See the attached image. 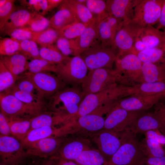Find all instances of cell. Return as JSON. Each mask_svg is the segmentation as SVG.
<instances>
[{
    "mask_svg": "<svg viewBox=\"0 0 165 165\" xmlns=\"http://www.w3.org/2000/svg\"><path fill=\"white\" fill-rule=\"evenodd\" d=\"M117 84L133 86L123 75L116 70L101 68L89 71L81 87L85 97Z\"/></svg>",
    "mask_w": 165,
    "mask_h": 165,
    "instance_id": "1",
    "label": "cell"
},
{
    "mask_svg": "<svg viewBox=\"0 0 165 165\" xmlns=\"http://www.w3.org/2000/svg\"><path fill=\"white\" fill-rule=\"evenodd\" d=\"M84 96L81 87H65L49 98L48 107L52 111L69 119L78 112Z\"/></svg>",
    "mask_w": 165,
    "mask_h": 165,
    "instance_id": "2",
    "label": "cell"
},
{
    "mask_svg": "<svg viewBox=\"0 0 165 165\" xmlns=\"http://www.w3.org/2000/svg\"><path fill=\"white\" fill-rule=\"evenodd\" d=\"M125 85L116 84L100 92L86 96L77 113L71 118L73 121L78 118L90 113L102 107L112 105L123 98Z\"/></svg>",
    "mask_w": 165,
    "mask_h": 165,
    "instance_id": "3",
    "label": "cell"
},
{
    "mask_svg": "<svg viewBox=\"0 0 165 165\" xmlns=\"http://www.w3.org/2000/svg\"><path fill=\"white\" fill-rule=\"evenodd\" d=\"M120 136L122 144L109 163L110 165H141L147 157L135 134L126 130Z\"/></svg>",
    "mask_w": 165,
    "mask_h": 165,
    "instance_id": "4",
    "label": "cell"
},
{
    "mask_svg": "<svg viewBox=\"0 0 165 165\" xmlns=\"http://www.w3.org/2000/svg\"><path fill=\"white\" fill-rule=\"evenodd\" d=\"M1 112L8 120L31 119L48 107L47 102L28 104L24 102L6 91L0 93Z\"/></svg>",
    "mask_w": 165,
    "mask_h": 165,
    "instance_id": "5",
    "label": "cell"
},
{
    "mask_svg": "<svg viewBox=\"0 0 165 165\" xmlns=\"http://www.w3.org/2000/svg\"><path fill=\"white\" fill-rule=\"evenodd\" d=\"M56 75L67 85L78 86L81 85L88 72V68L79 56L68 57L56 65Z\"/></svg>",
    "mask_w": 165,
    "mask_h": 165,
    "instance_id": "6",
    "label": "cell"
},
{
    "mask_svg": "<svg viewBox=\"0 0 165 165\" xmlns=\"http://www.w3.org/2000/svg\"><path fill=\"white\" fill-rule=\"evenodd\" d=\"M117 54L112 46H104L99 43L85 50L79 56L90 71L101 68L113 69Z\"/></svg>",
    "mask_w": 165,
    "mask_h": 165,
    "instance_id": "7",
    "label": "cell"
},
{
    "mask_svg": "<svg viewBox=\"0 0 165 165\" xmlns=\"http://www.w3.org/2000/svg\"><path fill=\"white\" fill-rule=\"evenodd\" d=\"M164 0H134L131 21L141 28L157 24Z\"/></svg>",
    "mask_w": 165,
    "mask_h": 165,
    "instance_id": "8",
    "label": "cell"
},
{
    "mask_svg": "<svg viewBox=\"0 0 165 165\" xmlns=\"http://www.w3.org/2000/svg\"><path fill=\"white\" fill-rule=\"evenodd\" d=\"M115 63V70L133 86L145 82L141 71L143 63L136 54L131 53L117 55Z\"/></svg>",
    "mask_w": 165,
    "mask_h": 165,
    "instance_id": "9",
    "label": "cell"
},
{
    "mask_svg": "<svg viewBox=\"0 0 165 165\" xmlns=\"http://www.w3.org/2000/svg\"><path fill=\"white\" fill-rule=\"evenodd\" d=\"M27 72L35 85L38 95L45 101L66 87L67 84L57 75L48 72Z\"/></svg>",
    "mask_w": 165,
    "mask_h": 165,
    "instance_id": "10",
    "label": "cell"
},
{
    "mask_svg": "<svg viewBox=\"0 0 165 165\" xmlns=\"http://www.w3.org/2000/svg\"><path fill=\"white\" fill-rule=\"evenodd\" d=\"M144 111H131L122 108H112L107 114L102 130L117 133L127 130Z\"/></svg>",
    "mask_w": 165,
    "mask_h": 165,
    "instance_id": "11",
    "label": "cell"
},
{
    "mask_svg": "<svg viewBox=\"0 0 165 165\" xmlns=\"http://www.w3.org/2000/svg\"><path fill=\"white\" fill-rule=\"evenodd\" d=\"M140 28L131 20L123 22L116 34L112 46L117 55L133 53L135 38Z\"/></svg>",
    "mask_w": 165,
    "mask_h": 165,
    "instance_id": "12",
    "label": "cell"
},
{
    "mask_svg": "<svg viewBox=\"0 0 165 165\" xmlns=\"http://www.w3.org/2000/svg\"><path fill=\"white\" fill-rule=\"evenodd\" d=\"M119 133L102 130L90 136L98 150L108 162L122 144Z\"/></svg>",
    "mask_w": 165,
    "mask_h": 165,
    "instance_id": "13",
    "label": "cell"
},
{
    "mask_svg": "<svg viewBox=\"0 0 165 165\" xmlns=\"http://www.w3.org/2000/svg\"><path fill=\"white\" fill-rule=\"evenodd\" d=\"M165 95H133L120 99L115 102L113 108H122L131 111H145L152 107Z\"/></svg>",
    "mask_w": 165,
    "mask_h": 165,
    "instance_id": "14",
    "label": "cell"
},
{
    "mask_svg": "<svg viewBox=\"0 0 165 165\" xmlns=\"http://www.w3.org/2000/svg\"><path fill=\"white\" fill-rule=\"evenodd\" d=\"M163 31L157 29L152 25L140 28L135 40L133 53L139 52L157 46L164 42Z\"/></svg>",
    "mask_w": 165,
    "mask_h": 165,
    "instance_id": "15",
    "label": "cell"
},
{
    "mask_svg": "<svg viewBox=\"0 0 165 165\" xmlns=\"http://www.w3.org/2000/svg\"><path fill=\"white\" fill-rule=\"evenodd\" d=\"M105 119L99 114L91 113L80 116L72 123V134L91 136L103 128Z\"/></svg>",
    "mask_w": 165,
    "mask_h": 165,
    "instance_id": "16",
    "label": "cell"
},
{
    "mask_svg": "<svg viewBox=\"0 0 165 165\" xmlns=\"http://www.w3.org/2000/svg\"><path fill=\"white\" fill-rule=\"evenodd\" d=\"M158 130L165 135V123L158 114L144 112L139 115L127 130L136 134L145 133L152 130Z\"/></svg>",
    "mask_w": 165,
    "mask_h": 165,
    "instance_id": "17",
    "label": "cell"
},
{
    "mask_svg": "<svg viewBox=\"0 0 165 165\" xmlns=\"http://www.w3.org/2000/svg\"><path fill=\"white\" fill-rule=\"evenodd\" d=\"M19 140L14 137L0 135V155L5 163L15 164L25 154L23 145Z\"/></svg>",
    "mask_w": 165,
    "mask_h": 165,
    "instance_id": "18",
    "label": "cell"
},
{
    "mask_svg": "<svg viewBox=\"0 0 165 165\" xmlns=\"http://www.w3.org/2000/svg\"><path fill=\"white\" fill-rule=\"evenodd\" d=\"M123 22L120 19L110 16L99 21L98 38L103 46H112L116 34Z\"/></svg>",
    "mask_w": 165,
    "mask_h": 165,
    "instance_id": "19",
    "label": "cell"
},
{
    "mask_svg": "<svg viewBox=\"0 0 165 165\" xmlns=\"http://www.w3.org/2000/svg\"><path fill=\"white\" fill-rule=\"evenodd\" d=\"M64 139L61 138L50 137L39 140L26 146L27 153L40 157L51 155L57 151Z\"/></svg>",
    "mask_w": 165,
    "mask_h": 165,
    "instance_id": "20",
    "label": "cell"
},
{
    "mask_svg": "<svg viewBox=\"0 0 165 165\" xmlns=\"http://www.w3.org/2000/svg\"><path fill=\"white\" fill-rule=\"evenodd\" d=\"M109 16L122 20L125 22L131 21L134 13V0H105Z\"/></svg>",
    "mask_w": 165,
    "mask_h": 165,
    "instance_id": "21",
    "label": "cell"
},
{
    "mask_svg": "<svg viewBox=\"0 0 165 165\" xmlns=\"http://www.w3.org/2000/svg\"><path fill=\"white\" fill-rule=\"evenodd\" d=\"M90 142L87 139L79 137L63 143L58 150L59 157L66 160H75L83 151L90 148Z\"/></svg>",
    "mask_w": 165,
    "mask_h": 165,
    "instance_id": "22",
    "label": "cell"
},
{
    "mask_svg": "<svg viewBox=\"0 0 165 165\" xmlns=\"http://www.w3.org/2000/svg\"><path fill=\"white\" fill-rule=\"evenodd\" d=\"M99 22L97 20L87 26L81 35L74 39L75 43L74 56L80 55L85 50L100 43L98 33Z\"/></svg>",
    "mask_w": 165,
    "mask_h": 165,
    "instance_id": "23",
    "label": "cell"
},
{
    "mask_svg": "<svg viewBox=\"0 0 165 165\" xmlns=\"http://www.w3.org/2000/svg\"><path fill=\"white\" fill-rule=\"evenodd\" d=\"M35 13L25 7L16 6L0 30V33L6 34L13 30L27 26Z\"/></svg>",
    "mask_w": 165,
    "mask_h": 165,
    "instance_id": "24",
    "label": "cell"
},
{
    "mask_svg": "<svg viewBox=\"0 0 165 165\" xmlns=\"http://www.w3.org/2000/svg\"><path fill=\"white\" fill-rule=\"evenodd\" d=\"M67 134L68 127L66 125L57 129L55 127L45 126L31 130L21 141L23 146H26L46 138L53 137L54 136L58 137Z\"/></svg>",
    "mask_w": 165,
    "mask_h": 165,
    "instance_id": "25",
    "label": "cell"
},
{
    "mask_svg": "<svg viewBox=\"0 0 165 165\" xmlns=\"http://www.w3.org/2000/svg\"><path fill=\"white\" fill-rule=\"evenodd\" d=\"M126 96L133 95H165V80L154 82H144L132 86H127Z\"/></svg>",
    "mask_w": 165,
    "mask_h": 165,
    "instance_id": "26",
    "label": "cell"
},
{
    "mask_svg": "<svg viewBox=\"0 0 165 165\" xmlns=\"http://www.w3.org/2000/svg\"><path fill=\"white\" fill-rule=\"evenodd\" d=\"M28 58L19 53L10 56H1L0 61L14 76L16 81L27 70Z\"/></svg>",
    "mask_w": 165,
    "mask_h": 165,
    "instance_id": "27",
    "label": "cell"
},
{
    "mask_svg": "<svg viewBox=\"0 0 165 165\" xmlns=\"http://www.w3.org/2000/svg\"><path fill=\"white\" fill-rule=\"evenodd\" d=\"M50 20V27L57 30L78 21L73 13L63 2L58 7L57 11Z\"/></svg>",
    "mask_w": 165,
    "mask_h": 165,
    "instance_id": "28",
    "label": "cell"
},
{
    "mask_svg": "<svg viewBox=\"0 0 165 165\" xmlns=\"http://www.w3.org/2000/svg\"><path fill=\"white\" fill-rule=\"evenodd\" d=\"M66 119L53 111L42 112L31 119V130L41 127L54 126L62 123H65Z\"/></svg>",
    "mask_w": 165,
    "mask_h": 165,
    "instance_id": "29",
    "label": "cell"
},
{
    "mask_svg": "<svg viewBox=\"0 0 165 165\" xmlns=\"http://www.w3.org/2000/svg\"><path fill=\"white\" fill-rule=\"evenodd\" d=\"M63 3L72 11L79 21L86 26L97 20L85 5L76 0H64Z\"/></svg>",
    "mask_w": 165,
    "mask_h": 165,
    "instance_id": "30",
    "label": "cell"
},
{
    "mask_svg": "<svg viewBox=\"0 0 165 165\" xmlns=\"http://www.w3.org/2000/svg\"><path fill=\"white\" fill-rule=\"evenodd\" d=\"M137 55L143 63L165 64V45H160L138 52Z\"/></svg>",
    "mask_w": 165,
    "mask_h": 165,
    "instance_id": "31",
    "label": "cell"
},
{
    "mask_svg": "<svg viewBox=\"0 0 165 165\" xmlns=\"http://www.w3.org/2000/svg\"><path fill=\"white\" fill-rule=\"evenodd\" d=\"M141 71L145 82L165 80V64L143 63Z\"/></svg>",
    "mask_w": 165,
    "mask_h": 165,
    "instance_id": "32",
    "label": "cell"
},
{
    "mask_svg": "<svg viewBox=\"0 0 165 165\" xmlns=\"http://www.w3.org/2000/svg\"><path fill=\"white\" fill-rule=\"evenodd\" d=\"M73 161L79 165H110L98 150L91 148L83 151Z\"/></svg>",
    "mask_w": 165,
    "mask_h": 165,
    "instance_id": "33",
    "label": "cell"
},
{
    "mask_svg": "<svg viewBox=\"0 0 165 165\" xmlns=\"http://www.w3.org/2000/svg\"><path fill=\"white\" fill-rule=\"evenodd\" d=\"M8 120L11 134L20 141L25 138L31 130V119L17 118Z\"/></svg>",
    "mask_w": 165,
    "mask_h": 165,
    "instance_id": "34",
    "label": "cell"
},
{
    "mask_svg": "<svg viewBox=\"0 0 165 165\" xmlns=\"http://www.w3.org/2000/svg\"><path fill=\"white\" fill-rule=\"evenodd\" d=\"M59 37L58 31L50 27L41 32H35L32 40L41 46H45L53 45Z\"/></svg>",
    "mask_w": 165,
    "mask_h": 165,
    "instance_id": "35",
    "label": "cell"
},
{
    "mask_svg": "<svg viewBox=\"0 0 165 165\" xmlns=\"http://www.w3.org/2000/svg\"><path fill=\"white\" fill-rule=\"evenodd\" d=\"M39 50L42 59L56 65L60 63L68 57L64 55L54 45L41 46Z\"/></svg>",
    "mask_w": 165,
    "mask_h": 165,
    "instance_id": "36",
    "label": "cell"
},
{
    "mask_svg": "<svg viewBox=\"0 0 165 165\" xmlns=\"http://www.w3.org/2000/svg\"><path fill=\"white\" fill-rule=\"evenodd\" d=\"M56 65L42 59H35L28 61L27 70L31 73L42 72L56 73Z\"/></svg>",
    "mask_w": 165,
    "mask_h": 165,
    "instance_id": "37",
    "label": "cell"
},
{
    "mask_svg": "<svg viewBox=\"0 0 165 165\" xmlns=\"http://www.w3.org/2000/svg\"><path fill=\"white\" fill-rule=\"evenodd\" d=\"M87 26L77 21L58 30L60 37L69 39H75L84 32Z\"/></svg>",
    "mask_w": 165,
    "mask_h": 165,
    "instance_id": "38",
    "label": "cell"
},
{
    "mask_svg": "<svg viewBox=\"0 0 165 165\" xmlns=\"http://www.w3.org/2000/svg\"><path fill=\"white\" fill-rule=\"evenodd\" d=\"M142 147L147 157H161L165 156V150L158 142L145 138L141 142Z\"/></svg>",
    "mask_w": 165,
    "mask_h": 165,
    "instance_id": "39",
    "label": "cell"
},
{
    "mask_svg": "<svg viewBox=\"0 0 165 165\" xmlns=\"http://www.w3.org/2000/svg\"><path fill=\"white\" fill-rule=\"evenodd\" d=\"M14 85L5 91L12 94L20 101L25 103L38 104L46 102L37 95L18 89Z\"/></svg>",
    "mask_w": 165,
    "mask_h": 165,
    "instance_id": "40",
    "label": "cell"
},
{
    "mask_svg": "<svg viewBox=\"0 0 165 165\" xmlns=\"http://www.w3.org/2000/svg\"><path fill=\"white\" fill-rule=\"evenodd\" d=\"M85 5L99 21L109 16L105 0H86Z\"/></svg>",
    "mask_w": 165,
    "mask_h": 165,
    "instance_id": "41",
    "label": "cell"
},
{
    "mask_svg": "<svg viewBox=\"0 0 165 165\" xmlns=\"http://www.w3.org/2000/svg\"><path fill=\"white\" fill-rule=\"evenodd\" d=\"M20 45V53L31 60L42 59L40 55L37 43L32 40L19 41Z\"/></svg>",
    "mask_w": 165,
    "mask_h": 165,
    "instance_id": "42",
    "label": "cell"
},
{
    "mask_svg": "<svg viewBox=\"0 0 165 165\" xmlns=\"http://www.w3.org/2000/svg\"><path fill=\"white\" fill-rule=\"evenodd\" d=\"M19 41L11 38H5L0 40V54L2 56H10L20 53Z\"/></svg>",
    "mask_w": 165,
    "mask_h": 165,
    "instance_id": "43",
    "label": "cell"
},
{
    "mask_svg": "<svg viewBox=\"0 0 165 165\" xmlns=\"http://www.w3.org/2000/svg\"><path fill=\"white\" fill-rule=\"evenodd\" d=\"M16 81L14 76L0 61V93L10 88Z\"/></svg>",
    "mask_w": 165,
    "mask_h": 165,
    "instance_id": "44",
    "label": "cell"
},
{
    "mask_svg": "<svg viewBox=\"0 0 165 165\" xmlns=\"http://www.w3.org/2000/svg\"><path fill=\"white\" fill-rule=\"evenodd\" d=\"M22 6L31 11L43 16L48 13L47 0H20Z\"/></svg>",
    "mask_w": 165,
    "mask_h": 165,
    "instance_id": "45",
    "label": "cell"
},
{
    "mask_svg": "<svg viewBox=\"0 0 165 165\" xmlns=\"http://www.w3.org/2000/svg\"><path fill=\"white\" fill-rule=\"evenodd\" d=\"M27 26L33 32H39L50 27V20L44 16L35 13Z\"/></svg>",
    "mask_w": 165,
    "mask_h": 165,
    "instance_id": "46",
    "label": "cell"
},
{
    "mask_svg": "<svg viewBox=\"0 0 165 165\" xmlns=\"http://www.w3.org/2000/svg\"><path fill=\"white\" fill-rule=\"evenodd\" d=\"M14 85L17 89L38 96L35 85L27 72L20 76Z\"/></svg>",
    "mask_w": 165,
    "mask_h": 165,
    "instance_id": "47",
    "label": "cell"
},
{
    "mask_svg": "<svg viewBox=\"0 0 165 165\" xmlns=\"http://www.w3.org/2000/svg\"><path fill=\"white\" fill-rule=\"evenodd\" d=\"M56 46L60 52L66 57L74 56L75 43L74 39L60 37L56 42Z\"/></svg>",
    "mask_w": 165,
    "mask_h": 165,
    "instance_id": "48",
    "label": "cell"
},
{
    "mask_svg": "<svg viewBox=\"0 0 165 165\" xmlns=\"http://www.w3.org/2000/svg\"><path fill=\"white\" fill-rule=\"evenodd\" d=\"M35 32L32 31L27 26L18 28L9 32L6 35L10 38L21 41L25 40H33Z\"/></svg>",
    "mask_w": 165,
    "mask_h": 165,
    "instance_id": "49",
    "label": "cell"
},
{
    "mask_svg": "<svg viewBox=\"0 0 165 165\" xmlns=\"http://www.w3.org/2000/svg\"><path fill=\"white\" fill-rule=\"evenodd\" d=\"M15 0H8L6 3L0 7V30L3 27L6 21L14 10L16 6Z\"/></svg>",
    "mask_w": 165,
    "mask_h": 165,
    "instance_id": "50",
    "label": "cell"
},
{
    "mask_svg": "<svg viewBox=\"0 0 165 165\" xmlns=\"http://www.w3.org/2000/svg\"><path fill=\"white\" fill-rule=\"evenodd\" d=\"M145 138L153 140L165 146V135L158 130H152L145 133Z\"/></svg>",
    "mask_w": 165,
    "mask_h": 165,
    "instance_id": "51",
    "label": "cell"
},
{
    "mask_svg": "<svg viewBox=\"0 0 165 165\" xmlns=\"http://www.w3.org/2000/svg\"><path fill=\"white\" fill-rule=\"evenodd\" d=\"M0 135L9 136L11 134L9 125L7 118L1 112L0 113Z\"/></svg>",
    "mask_w": 165,
    "mask_h": 165,
    "instance_id": "52",
    "label": "cell"
},
{
    "mask_svg": "<svg viewBox=\"0 0 165 165\" xmlns=\"http://www.w3.org/2000/svg\"><path fill=\"white\" fill-rule=\"evenodd\" d=\"M141 165H165V156L161 157H146Z\"/></svg>",
    "mask_w": 165,
    "mask_h": 165,
    "instance_id": "53",
    "label": "cell"
},
{
    "mask_svg": "<svg viewBox=\"0 0 165 165\" xmlns=\"http://www.w3.org/2000/svg\"><path fill=\"white\" fill-rule=\"evenodd\" d=\"M157 29L165 30V0H163L157 25Z\"/></svg>",
    "mask_w": 165,
    "mask_h": 165,
    "instance_id": "54",
    "label": "cell"
},
{
    "mask_svg": "<svg viewBox=\"0 0 165 165\" xmlns=\"http://www.w3.org/2000/svg\"><path fill=\"white\" fill-rule=\"evenodd\" d=\"M155 111L165 123V105L162 103L158 102L155 105Z\"/></svg>",
    "mask_w": 165,
    "mask_h": 165,
    "instance_id": "55",
    "label": "cell"
},
{
    "mask_svg": "<svg viewBox=\"0 0 165 165\" xmlns=\"http://www.w3.org/2000/svg\"><path fill=\"white\" fill-rule=\"evenodd\" d=\"M53 160L57 165H79L73 161L66 160L58 156L54 158Z\"/></svg>",
    "mask_w": 165,
    "mask_h": 165,
    "instance_id": "56",
    "label": "cell"
},
{
    "mask_svg": "<svg viewBox=\"0 0 165 165\" xmlns=\"http://www.w3.org/2000/svg\"><path fill=\"white\" fill-rule=\"evenodd\" d=\"M63 1V0H47L48 12L51 11L55 8L58 7Z\"/></svg>",
    "mask_w": 165,
    "mask_h": 165,
    "instance_id": "57",
    "label": "cell"
},
{
    "mask_svg": "<svg viewBox=\"0 0 165 165\" xmlns=\"http://www.w3.org/2000/svg\"><path fill=\"white\" fill-rule=\"evenodd\" d=\"M43 165H57L53 160L44 163Z\"/></svg>",
    "mask_w": 165,
    "mask_h": 165,
    "instance_id": "58",
    "label": "cell"
},
{
    "mask_svg": "<svg viewBox=\"0 0 165 165\" xmlns=\"http://www.w3.org/2000/svg\"><path fill=\"white\" fill-rule=\"evenodd\" d=\"M8 0H0V7H2L5 5L7 2Z\"/></svg>",
    "mask_w": 165,
    "mask_h": 165,
    "instance_id": "59",
    "label": "cell"
},
{
    "mask_svg": "<svg viewBox=\"0 0 165 165\" xmlns=\"http://www.w3.org/2000/svg\"><path fill=\"white\" fill-rule=\"evenodd\" d=\"M163 32H164V44H165V30H164L163 31Z\"/></svg>",
    "mask_w": 165,
    "mask_h": 165,
    "instance_id": "60",
    "label": "cell"
},
{
    "mask_svg": "<svg viewBox=\"0 0 165 165\" xmlns=\"http://www.w3.org/2000/svg\"><path fill=\"white\" fill-rule=\"evenodd\" d=\"M70 123V124H71V123Z\"/></svg>",
    "mask_w": 165,
    "mask_h": 165,
    "instance_id": "61",
    "label": "cell"
},
{
    "mask_svg": "<svg viewBox=\"0 0 165 165\" xmlns=\"http://www.w3.org/2000/svg\"><path fill=\"white\" fill-rule=\"evenodd\" d=\"M164 98H165V97H164Z\"/></svg>",
    "mask_w": 165,
    "mask_h": 165,
    "instance_id": "62",
    "label": "cell"
}]
</instances>
